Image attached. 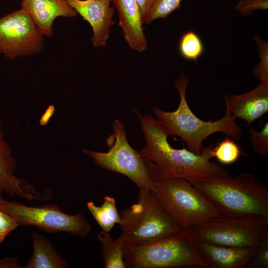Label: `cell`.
<instances>
[{"mask_svg": "<svg viewBox=\"0 0 268 268\" xmlns=\"http://www.w3.org/2000/svg\"><path fill=\"white\" fill-rule=\"evenodd\" d=\"M139 120L145 140L140 151L156 164L159 169L158 180L172 178L186 179L226 176L228 172L221 165L211 160L213 158L209 144L203 147L200 154L185 148L173 147L169 136L160 123L151 115H144L133 108Z\"/></svg>", "mask_w": 268, "mask_h": 268, "instance_id": "obj_1", "label": "cell"}, {"mask_svg": "<svg viewBox=\"0 0 268 268\" xmlns=\"http://www.w3.org/2000/svg\"><path fill=\"white\" fill-rule=\"evenodd\" d=\"M221 215L268 218V189L252 174L187 179Z\"/></svg>", "mask_w": 268, "mask_h": 268, "instance_id": "obj_2", "label": "cell"}, {"mask_svg": "<svg viewBox=\"0 0 268 268\" xmlns=\"http://www.w3.org/2000/svg\"><path fill=\"white\" fill-rule=\"evenodd\" d=\"M189 79L182 72L175 82V87L180 95V102L173 112L162 110L157 107L153 109L157 120L164 128L169 135L178 136L187 144L189 150L200 154L203 141L209 135L223 133L234 140H239L242 129L232 116L228 103L225 100V115L214 121H204L192 111L186 99L187 88Z\"/></svg>", "mask_w": 268, "mask_h": 268, "instance_id": "obj_3", "label": "cell"}, {"mask_svg": "<svg viewBox=\"0 0 268 268\" xmlns=\"http://www.w3.org/2000/svg\"><path fill=\"white\" fill-rule=\"evenodd\" d=\"M191 229L139 246H124L127 268H207L199 255Z\"/></svg>", "mask_w": 268, "mask_h": 268, "instance_id": "obj_4", "label": "cell"}, {"mask_svg": "<svg viewBox=\"0 0 268 268\" xmlns=\"http://www.w3.org/2000/svg\"><path fill=\"white\" fill-rule=\"evenodd\" d=\"M119 214L124 246L146 244L181 230L166 213L151 190H140L136 202L121 210Z\"/></svg>", "mask_w": 268, "mask_h": 268, "instance_id": "obj_5", "label": "cell"}, {"mask_svg": "<svg viewBox=\"0 0 268 268\" xmlns=\"http://www.w3.org/2000/svg\"><path fill=\"white\" fill-rule=\"evenodd\" d=\"M113 143L107 152L83 148L95 163L107 170L121 174L132 180L139 190H154L159 169L152 160L129 144L124 125L116 119L112 125Z\"/></svg>", "mask_w": 268, "mask_h": 268, "instance_id": "obj_6", "label": "cell"}, {"mask_svg": "<svg viewBox=\"0 0 268 268\" xmlns=\"http://www.w3.org/2000/svg\"><path fill=\"white\" fill-rule=\"evenodd\" d=\"M153 191L166 213L181 230L191 229L221 215L186 179L172 178L158 180Z\"/></svg>", "mask_w": 268, "mask_h": 268, "instance_id": "obj_7", "label": "cell"}, {"mask_svg": "<svg viewBox=\"0 0 268 268\" xmlns=\"http://www.w3.org/2000/svg\"><path fill=\"white\" fill-rule=\"evenodd\" d=\"M192 231L196 239L208 243L258 249L268 243V218L221 214L195 226Z\"/></svg>", "mask_w": 268, "mask_h": 268, "instance_id": "obj_8", "label": "cell"}, {"mask_svg": "<svg viewBox=\"0 0 268 268\" xmlns=\"http://www.w3.org/2000/svg\"><path fill=\"white\" fill-rule=\"evenodd\" d=\"M0 210L11 216L19 226H36L49 234L64 232L84 237L91 230L83 214L65 213L57 204L32 206L3 199L0 202Z\"/></svg>", "mask_w": 268, "mask_h": 268, "instance_id": "obj_9", "label": "cell"}, {"mask_svg": "<svg viewBox=\"0 0 268 268\" xmlns=\"http://www.w3.org/2000/svg\"><path fill=\"white\" fill-rule=\"evenodd\" d=\"M43 36L21 8L0 17V50L7 59L38 54L44 47Z\"/></svg>", "mask_w": 268, "mask_h": 268, "instance_id": "obj_10", "label": "cell"}, {"mask_svg": "<svg viewBox=\"0 0 268 268\" xmlns=\"http://www.w3.org/2000/svg\"><path fill=\"white\" fill-rule=\"evenodd\" d=\"M68 3L88 22L92 29L91 41L94 47L104 46L115 24V9L111 0H66Z\"/></svg>", "mask_w": 268, "mask_h": 268, "instance_id": "obj_11", "label": "cell"}, {"mask_svg": "<svg viewBox=\"0 0 268 268\" xmlns=\"http://www.w3.org/2000/svg\"><path fill=\"white\" fill-rule=\"evenodd\" d=\"M16 165L12 149L4 139L0 116V189L10 196H19L28 201L40 199L41 194L33 185L15 175Z\"/></svg>", "mask_w": 268, "mask_h": 268, "instance_id": "obj_12", "label": "cell"}, {"mask_svg": "<svg viewBox=\"0 0 268 268\" xmlns=\"http://www.w3.org/2000/svg\"><path fill=\"white\" fill-rule=\"evenodd\" d=\"M197 250L207 268H244L259 249L212 244L196 238Z\"/></svg>", "mask_w": 268, "mask_h": 268, "instance_id": "obj_13", "label": "cell"}, {"mask_svg": "<svg viewBox=\"0 0 268 268\" xmlns=\"http://www.w3.org/2000/svg\"><path fill=\"white\" fill-rule=\"evenodd\" d=\"M224 100L235 119L250 125L268 113V82L260 81L254 89L242 94L226 93Z\"/></svg>", "mask_w": 268, "mask_h": 268, "instance_id": "obj_14", "label": "cell"}, {"mask_svg": "<svg viewBox=\"0 0 268 268\" xmlns=\"http://www.w3.org/2000/svg\"><path fill=\"white\" fill-rule=\"evenodd\" d=\"M21 8L31 17L43 36H51L59 17L72 18L77 13L66 0H22Z\"/></svg>", "mask_w": 268, "mask_h": 268, "instance_id": "obj_15", "label": "cell"}, {"mask_svg": "<svg viewBox=\"0 0 268 268\" xmlns=\"http://www.w3.org/2000/svg\"><path fill=\"white\" fill-rule=\"evenodd\" d=\"M119 15V25L125 41L133 50L142 53L147 48V40L135 0H111Z\"/></svg>", "mask_w": 268, "mask_h": 268, "instance_id": "obj_16", "label": "cell"}, {"mask_svg": "<svg viewBox=\"0 0 268 268\" xmlns=\"http://www.w3.org/2000/svg\"><path fill=\"white\" fill-rule=\"evenodd\" d=\"M31 239L33 253L25 268H67L70 267L46 237L33 232Z\"/></svg>", "mask_w": 268, "mask_h": 268, "instance_id": "obj_17", "label": "cell"}, {"mask_svg": "<svg viewBox=\"0 0 268 268\" xmlns=\"http://www.w3.org/2000/svg\"><path fill=\"white\" fill-rule=\"evenodd\" d=\"M97 239L101 245V255L105 268H127L123 258L125 241L121 235L113 239L109 232L101 230Z\"/></svg>", "mask_w": 268, "mask_h": 268, "instance_id": "obj_18", "label": "cell"}, {"mask_svg": "<svg viewBox=\"0 0 268 268\" xmlns=\"http://www.w3.org/2000/svg\"><path fill=\"white\" fill-rule=\"evenodd\" d=\"M87 207L102 229L109 232L115 224L122 222L121 218L116 206L114 198L105 196L101 206L96 205L93 202L87 203Z\"/></svg>", "mask_w": 268, "mask_h": 268, "instance_id": "obj_19", "label": "cell"}, {"mask_svg": "<svg viewBox=\"0 0 268 268\" xmlns=\"http://www.w3.org/2000/svg\"><path fill=\"white\" fill-rule=\"evenodd\" d=\"M179 50L183 58L196 63L203 53L204 46L200 37L193 30H189L181 36Z\"/></svg>", "mask_w": 268, "mask_h": 268, "instance_id": "obj_20", "label": "cell"}, {"mask_svg": "<svg viewBox=\"0 0 268 268\" xmlns=\"http://www.w3.org/2000/svg\"><path fill=\"white\" fill-rule=\"evenodd\" d=\"M212 150L213 158L224 165L235 163L243 154L235 140L228 136L213 146Z\"/></svg>", "mask_w": 268, "mask_h": 268, "instance_id": "obj_21", "label": "cell"}, {"mask_svg": "<svg viewBox=\"0 0 268 268\" xmlns=\"http://www.w3.org/2000/svg\"><path fill=\"white\" fill-rule=\"evenodd\" d=\"M253 39L257 45L260 58V62L254 67V74L260 81L268 82V42L258 35H255Z\"/></svg>", "mask_w": 268, "mask_h": 268, "instance_id": "obj_22", "label": "cell"}, {"mask_svg": "<svg viewBox=\"0 0 268 268\" xmlns=\"http://www.w3.org/2000/svg\"><path fill=\"white\" fill-rule=\"evenodd\" d=\"M249 140L254 151L258 154L268 156V122L265 124L261 131L249 129Z\"/></svg>", "mask_w": 268, "mask_h": 268, "instance_id": "obj_23", "label": "cell"}, {"mask_svg": "<svg viewBox=\"0 0 268 268\" xmlns=\"http://www.w3.org/2000/svg\"><path fill=\"white\" fill-rule=\"evenodd\" d=\"M182 0H156L147 24L157 19H165L180 8Z\"/></svg>", "mask_w": 268, "mask_h": 268, "instance_id": "obj_24", "label": "cell"}, {"mask_svg": "<svg viewBox=\"0 0 268 268\" xmlns=\"http://www.w3.org/2000/svg\"><path fill=\"white\" fill-rule=\"evenodd\" d=\"M268 8V0H239L235 9L242 15L248 16L257 10Z\"/></svg>", "mask_w": 268, "mask_h": 268, "instance_id": "obj_25", "label": "cell"}, {"mask_svg": "<svg viewBox=\"0 0 268 268\" xmlns=\"http://www.w3.org/2000/svg\"><path fill=\"white\" fill-rule=\"evenodd\" d=\"M246 268H268V243L257 250L249 261Z\"/></svg>", "mask_w": 268, "mask_h": 268, "instance_id": "obj_26", "label": "cell"}, {"mask_svg": "<svg viewBox=\"0 0 268 268\" xmlns=\"http://www.w3.org/2000/svg\"><path fill=\"white\" fill-rule=\"evenodd\" d=\"M18 226L11 216L0 210V244L6 236Z\"/></svg>", "mask_w": 268, "mask_h": 268, "instance_id": "obj_27", "label": "cell"}, {"mask_svg": "<svg viewBox=\"0 0 268 268\" xmlns=\"http://www.w3.org/2000/svg\"><path fill=\"white\" fill-rule=\"evenodd\" d=\"M156 0H135L138 6L143 24L147 22Z\"/></svg>", "mask_w": 268, "mask_h": 268, "instance_id": "obj_28", "label": "cell"}, {"mask_svg": "<svg viewBox=\"0 0 268 268\" xmlns=\"http://www.w3.org/2000/svg\"><path fill=\"white\" fill-rule=\"evenodd\" d=\"M16 258H5L0 260V268H23Z\"/></svg>", "mask_w": 268, "mask_h": 268, "instance_id": "obj_29", "label": "cell"}, {"mask_svg": "<svg viewBox=\"0 0 268 268\" xmlns=\"http://www.w3.org/2000/svg\"><path fill=\"white\" fill-rule=\"evenodd\" d=\"M55 112L54 105H50L41 117L39 123L41 126L46 125Z\"/></svg>", "mask_w": 268, "mask_h": 268, "instance_id": "obj_30", "label": "cell"}, {"mask_svg": "<svg viewBox=\"0 0 268 268\" xmlns=\"http://www.w3.org/2000/svg\"><path fill=\"white\" fill-rule=\"evenodd\" d=\"M2 191L0 189V202H1L4 199L2 197Z\"/></svg>", "mask_w": 268, "mask_h": 268, "instance_id": "obj_31", "label": "cell"}, {"mask_svg": "<svg viewBox=\"0 0 268 268\" xmlns=\"http://www.w3.org/2000/svg\"><path fill=\"white\" fill-rule=\"evenodd\" d=\"M1 54V51H0V55Z\"/></svg>", "mask_w": 268, "mask_h": 268, "instance_id": "obj_32", "label": "cell"}]
</instances>
